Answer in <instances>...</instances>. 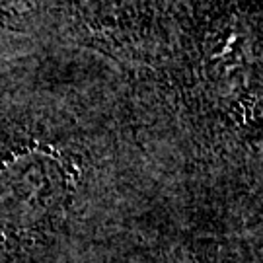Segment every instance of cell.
Instances as JSON below:
<instances>
[{
    "mask_svg": "<svg viewBox=\"0 0 263 263\" xmlns=\"http://www.w3.org/2000/svg\"><path fill=\"white\" fill-rule=\"evenodd\" d=\"M59 189L37 183L33 174L16 172L0 183V228L8 234L47 228L57 216Z\"/></svg>",
    "mask_w": 263,
    "mask_h": 263,
    "instance_id": "6da1fadb",
    "label": "cell"
}]
</instances>
